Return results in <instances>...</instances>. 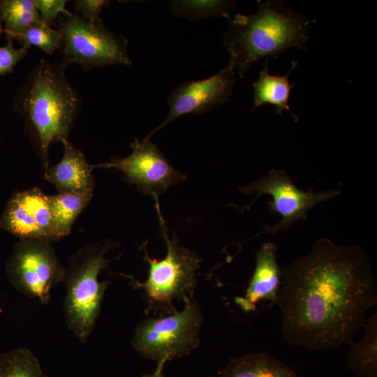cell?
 <instances>
[{"mask_svg": "<svg viewBox=\"0 0 377 377\" xmlns=\"http://www.w3.org/2000/svg\"><path fill=\"white\" fill-rule=\"evenodd\" d=\"M0 17L6 38L13 40L31 24L42 20L34 0L0 1Z\"/></svg>", "mask_w": 377, "mask_h": 377, "instance_id": "cell-19", "label": "cell"}, {"mask_svg": "<svg viewBox=\"0 0 377 377\" xmlns=\"http://www.w3.org/2000/svg\"><path fill=\"white\" fill-rule=\"evenodd\" d=\"M110 3L106 0H76L74 1L75 13L89 20H100L103 9L108 8Z\"/></svg>", "mask_w": 377, "mask_h": 377, "instance_id": "cell-25", "label": "cell"}, {"mask_svg": "<svg viewBox=\"0 0 377 377\" xmlns=\"http://www.w3.org/2000/svg\"><path fill=\"white\" fill-rule=\"evenodd\" d=\"M376 304L371 266L360 246L320 238L283 269L277 305L289 344L310 350L350 344Z\"/></svg>", "mask_w": 377, "mask_h": 377, "instance_id": "cell-1", "label": "cell"}, {"mask_svg": "<svg viewBox=\"0 0 377 377\" xmlns=\"http://www.w3.org/2000/svg\"><path fill=\"white\" fill-rule=\"evenodd\" d=\"M61 143L64 154L61 161L45 170L43 179L52 184L58 193L93 195L95 166L89 164L84 153L68 140Z\"/></svg>", "mask_w": 377, "mask_h": 377, "instance_id": "cell-14", "label": "cell"}, {"mask_svg": "<svg viewBox=\"0 0 377 377\" xmlns=\"http://www.w3.org/2000/svg\"><path fill=\"white\" fill-rule=\"evenodd\" d=\"M282 275L276 244L263 243L256 253L255 269L246 293L235 298L236 304L246 312L255 311L260 301L268 302V306L277 304Z\"/></svg>", "mask_w": 377, "mask_h": 377, "instance_id": "cell-13", "label": "cell"}, {"mask_svg": "<svg viewBox=\"0 0 377 377\" xmlns=\"http://www.w3.org/2000/svg\"><path fill=\"white\" fill-rule=\"evenodd\" d=\"M161 235L165 242L167 253L160 260L149 257L146 244L142 245L143 258L149 264L147 280L141 283L130 276L131 284L143 291L149 309L175 312L173 302L190 298L196 285L195 272L200 258L193 252L181 246L175 235L170 239L161 216L158 201L156 202Z\"/></svg>", "mask_w": 377, "mask_h": 377, "instance_id": "cell-5", "label": "cell"}, {"mask_svg": "<svg viewBox=\"0 0 377 377\" xmlns=\"http://www.w3.org/2000/svg\"><path fill=\"white\" fill-rule=\"evenodd\" d=\"M256 13L236 14L223 38L241 78L263 57L276 58L288 48H304L315 22L282 3L259 1Z\"/></svg>", "mask_w": 377, "mask_h": 377, "instance_id": "cell-3", "label": "cell"}, {"mask_svg": "<svg viewBox=\"0 0 377 377\" xmlns=\"http://www.w3.org/2000/svg\"><path fill=\"white\" fill-rule=\"evenodd\" d=\"M61 34V65L84 71L112 65L129 66L128 40L110 31L101 20L91 21L66 10L57 21Z\"/></svg>", "mask_w": 377, "mask_h": 377, "instance_id": "cell-6", "label": "cell"}, {"mask_svg": "<svg viewBox=\"0 0 377 377\" xmlns=\"http://www.w3.org/2000/svg\"><path fill=\"white\" fill-rule=\"evenodd\" d=\"M42 21L51 27L57 22L59 15L64 13L66 0H34Z\"/></svg>", "mask_w": 377, "mask_h": 377, "instance_id": "cell-24", "label": "cell"}, {"mask_svg": "<svg viewBox=\"0 0 377 377\" xmlns=\"http://www.w3.org/2000/svg\"><path fill=\"white\" fill-rule=\"evenodd\" d=\"M269 58H266L264 66L260 73L258 79L253 84L254 89V105L253 110L265 104L276 107L279 114L283 110L288 111L295 121L298 117L290 109L288 100L293 84H290L288 77L292 71L297 65V61H292L290 71L283 75H271L268 69Z\"/></svg>", "mask_w": 377, "mask_h": 377, "instance_id": "cell-15", "label": "cell"}, {"mask_svg": "<svg viewBox=\"0 0 377 377\" xmlns=\"http://www.w3.org/2000/svg\"><path fill=\"white\" fill-rule=\"evenodd\" d=\"M184 302L182 311L147 318L137 325L132 345L142 356L169 360L186 355L198 346L202 320L200 307L191 298Z\"/></svg>", "mask_w": 377, "mask_h": 377, "instance_id": "cell-7", "label": "cell"}, {"mask_svg": "<svg viewBox=\"0 0 377 377\" xmlns=\"http://www.w3.org/2000/svg\"><path fill=\"white\" fill-rule=\"evenodd\" d=\"M131 153L126 157L114 156L110 161L94 165L112 168L124 174L126 181L155 200L173 184L186 177L177 171L150 139L135 138L131 143Z\"/></svg>", "mask_w": 377, "mask_h": 377, "instance_id": "cell-10", "label": "cell"}, {"mask_svg": "<svg viewBox=\"0 0 377 377\" xmlns=\"http://www.w3.org/2000/svg\"><path fill=\"white\" fill-rule=\"evenodd\" d=\"M29 48L25 45L16 48L13 39L7 38L6 44L0 47V75L11 73L16 65L26 57Z\"/></svg>", "mask_w": 377, "mask_h": 377, "instance_id": "cell-23", "label": "cell"}, {"mask_svg": "<svg viewBox=\"0 0 377 377\" xmlns=\"http://www.w3.org/2000/svg\"><path fill=\"white\" fill-rule=\"evenodd\" d=\"M0 228L19 239L59 240L48 195L38 187L12 195L1 216Z\"/></svg>", "mask_w": 377, "mask_h": 377, "instance_id": "cell-12", "label": "cell"}, {"mask_svg": "<svg viewBox=\"0 0 377 377\" xmlns=\"http://www.w3.org/2000/svg\"><path fill=\"white\" fill-rule=\"evenodd\" d=\"M167 361V360L163 359L157 362L158 363L156 370L151 374H145L143 377H162L163 367Z\"/></svg>", "mask_w": 377, "mask_h": 377, "instance_id": "cell-26", "label": "cell"}, {"mask_svg": "<svg viewBox=\"0 0 377 377\" xmlns=\"http://www.w3.org/2000/svg\"><path fill=\"white\" fill-rule=\"evenodd\" d=\"M1 23H2V20H1V19L0 17V36H1V33H2V31H3V29L2 28V24Z\"/></svg>", "mask_w": 377, "mask_h": 377, "instance_id": "cell-27", "label": "cell"}, {"mask_svg": "<svg viewBox=\"0 0 377 377\" xmlns=\"http://www.w3.org/2000/svg\"><path fill=\"white\" fill-rule=\"evenodd\" d=\"M233 4L228 1H172L170 10L175 17L191 20L213 16L230 18Z\"/></svg>", "mask_w": 377, "mask_h": 377, "instance_id": "cell-21", "label": "cell"}, {"mask_svg": "<svg viewBox=\"0 0 377 377\" xmlns=\"http://www.w3.org/2000/svg\"><path fill=\"white\" fill-rule=\"evenodd\" d=\"M65 71L61 62L40 59L13 98V108L23 118L45 170L50 145L68 140L81 109V97Z\"/></svg>", "mask_w": 377, "mask_h": 377, "instance_id": "cell-2", "label": "cell"}, {"mask_svg": "<svg viewBox=\"0 0 377 377\" xmlns=\"http://www.w3.org/2000/svg\"><path fill=\"white\" fill-rule=\"evenodd\" d=\"M114 246L108 239L84 245L70 257L66 267L65 320L83 343L91 334L100 314L109 281H99L98 276L108 268L110 260L105 255Z\"/></svg>", "mask_w": 377, "mask_h": 377, "instance_id": "cell-4", "label": "cell"}, {"mask_svg": "<svg viewBox=\"0 0 377 377\" xmlns=\"http://www.w3.org/2000/svg\"><path fill=\"white\" fill-rule=\"evenodd\" d=\"M235 64H228L217 74L200 80H188L175 87L168 96L170 111L166 119L149 132L150 139L158 131L181 116L208 112L228 102L235 84Z\"/></svg>", "mask_w": 377, "mask_h": 377, "instance_id": "cell-11", "label": "cell"}, {"mask_svg": "<svg viewBox=\"0 0 377 377\" xmlns=\"http://www.w3.org/2000/svg\"><path fill=\"white\" fill-rule=\"evenodd\" d=\"M14 39L22 45L36 46L45 53L52 55L59 49L61 34L42 20L33 23Z\"/></svg>", "mask_w": 377, "mask_h": 377, "instance_id": "cell-22", "label": "cell"}, {"mask_svg": "<svg viewBox=\"0 0 377 377\" xmlns=\"http://www.w3.org/2000/svg\"><path fill=\"white\" fill-rule=\"evenodd\" d=\"M222 377H297L288 366L264 353L231 358Z\"/></svg>", "mask_w": 377, "mask_h": 377, "instance_id": "cell-16", "label": "cell"}, {"mask_svg": "<svg viewBox=\"0 0 377 377\" xmlns=\"http://www.w3.org/2000/svg\"><path fill=\"white\" fill-rule=\"evenodd\" d=\"M364 337L352 342L347 355L349 369L361 377H377V313L367 318Z\"/></svg>", "mask_w": 377, "mask_h": 377, "instance_id": "cell-17", "label": "cell"}, {"mask_svg": "<svg viewBox=\"0 0 377 377\" xmlns=\"http://www.w3.org/2000/svg\"><path fill=\"white\" fill-rule=\"evenodd\" d=\"M11 286L24 295L41 304L50 301L52 289L64 283L66 267L52 242L40 239H21L14 245L6 264Z\"/></svg>", "mask_w": 377, "mask_h": 377, "instance_id": "cell-8", "label": "cell"}, {"mask_svg": "<svg viewBox=\"0 0 377 377\" xmlns=\"http://www.w3.org/2000/svg\"><path fill=\"white\" fill-rule=\"evenodd\" d=\"M0 377H48L38 358L26 348L0 353Z\"/></svg>", "mask_w": 377, "mask_h": 377, "instance_id": "cell-20", "label": "cell"}, {"mask_svg": "<svg viewBox=\"0 0 377 377\" xmlns=\"http://www.w3.org/2000/svg\"><path fill=\"white\" fill-rule=\"evenodd\" d=\"M93 195L58 193L48 195L54 228L60 239L71 231L73 223L89 204Z\"/></svg>", "mask_w": 377, "mask_h": 377, "instance_id": "cell-18", "label": "cell"}, {"mask_svg": "<svg viewBox=\"0 0 377 377\" xmlns=\"http://www.w3.org/2000/svg\"><path fill=\"white\" fill-rule=\"evenodd\" d=\"M239 190L244 194L256 195L250 205L263 195L272 196V201L268 202L269 209L281 216V220L275 225H264V232L272 235L288 231L295 222L306 220L309 212L316 205L340 194L339 190L304 191L294 184L286 170L275 169Z\"/></svg>", "mask_w": 377, "mask_h": 377, "instance_id": "cell-9", "label": "cell"}]
</instances>
